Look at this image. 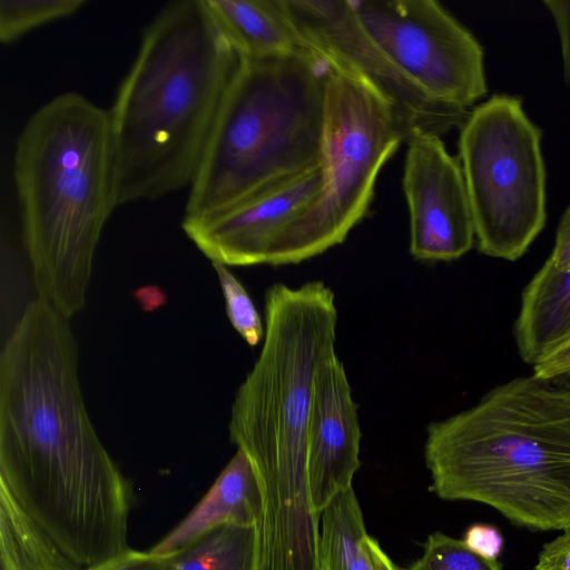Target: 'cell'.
<instances>
[{"label": "cell", "instance_id": "7a4b0ae2", "mask_svg": "<svg viewBox=\"0 0 570 570\" xmlns=\"http://www.w3.org/2000/svg\"><path fill=\"white\" fill-rule=\"evenodd\" d=\"M240 62L204 0L156 14L108 109L118 206L191 185Z\"/></svg>", "mask_w": 570, "mask_h": 570}, {"label": "cell", "instance_id": "ac0fdd59", "mask_svg": "<svg viewBox=\"0 0 570 570\" xmlns=\"http://www.w3.org/2000/svg\"><path fill=\"white\" fill-rule=\"evenodd\" d=\"M165 559L166 570H256V525L215 528Z\"/></svg>", "mask_w": 570, "mask_h": 570}, {"label": "cell", "instance_id": "2e32d148", "mask_svg": "<svg viewBox=\"0 0 570 570\" xmlns=\"http://www.w3.org/2000/svg\"><path fill=\"white\" fill-rule=\"evenodd\" d=\"M570 336V267L557 269L544 263L521 295L514 323L518 352L534 365Z\"/></svg>", "mask_w": 570, "mask_h": 570}, {"label": "cell", "instance_id": "484cf974", "mask_svg": "<svg viewBox=\"0 0 570 570\" xmlns=\"http://www.w3.org/2000/svg\"><path fill=\"white\" fill-rule=\"evenodd\" d=\"M554 19L561 45L563 75L570 80V1L548 0L543 2Z\"/></svg>", "mask_w": 570, "mask_h": 570}, {"label": "cell", "instance_id": "277c9868", "mask_svg": "<svg viewBox=\"0 0 570 570\" xmlns=\"http://www.w3.org/2000/svg\"><path fill=\"white\" fill-rule=\"evenodd\" d=\"M13 180L37 297L67 318L87 299L101 232L118 207L109 111L68 91L21 129Z\"/></svg>", "mask_w": 570, "mask_h": 570}, {"label": "cell", "instance_id": "603a6c76", "mask_svg": "<svg viewBox=\"0 0 570 570\" xmlns=\"http://www.w3.org/2000/svg\"><path fill=\"white\" fill-rule=\"evenodd\" d=\"M532 367L534 375L551 383L570 387V336Z\"/></svg>", "mask_w": 570, "mask_h": 570}, {"label": "cell", "instance_id": "f1b7e54d", "mask_svg": "<svg viewBox=\"0 0 570 570\" xmlns=\"http://www.w3.org/2000/svg\"><path fill=\"white\" fill-rule=\"evenodd\" d=\"M363 546L374 570H401V567L390 558L381 544L370 534L364 538Z\"/></svg>", "mask_w": 570, "mask_h": 570}, {"label": "cell", "instance_id": "30bf717a", "mask_svg": "<svg viewBox=\"0 0 570 570\" xmlns=\"http://www.w3.org/2000/svg\"><path fill=\"white\" fill-rule=\"evenodd\" d=\"M304 46L328 66L354 76L383 97L410 134L442 135L461 127L469 110L440 105L413 86L357 19L351 0H283Z\"/></svg>", "mask_w": 570, "mask_h": 570}, {"label": "cell", "instance_id": "7c38bea8", "mask_svg": "<svg viewBox=\"0 0 570 570\" xmlns=\"http://www.w3.org/2000/svg\"><path fill=\"white\" fill-rule=\"evenodd\" d=\"M324 185L320 165L264 189L238 204L200 218H184L187 237L212 263L277 266L287 234Z\"/></svg>", "mask_w": 570, "mask_h": 570}, {"label": "cell", "instance_id": "7402d4cb", "mask_svg": "<svg viewBox=\"0 0 570 570\" xmlns=\"http://www.w3.org/2000/svg\"><path fill=\"white\" fill-rule=\"evenodd\" d=\"M213 267L218 277L232 326L248 345H258L265 335V324L249 294L228 266L213 263Z\"/></svg>", "mask_w": 570, "mask_h": 570}, {"label": "cell", "instance_id": "ffe728a7", "mask_svg": "<svg viewBox=\"0 0 570 570\" xmlns=\"http://www.w3.org/2000/svg\"><path fill=\"white\" fill-rule=\"evenodd\" d=\"M86 0H1L0 40L12 43L26 33L77 13Z\"/></svg>", "mask_w": 570, "mask_h": 570}, {"label": "cell", "instance_id": "5bb4252c", "mask_svg": "<svg viewBox=\"0 0 570 570\" xmlns=\"http://www.w3.org/2000/svg\"><path fill=\"white\" fill-rule=\"evenodd\" d=\"M261 510L256 473L247 455L237 449L202 500L149 552L167 557L215 528L256 525Z\"/></svg>", "mask_w": 570, "mask_h": 570}, {"label": "cell", "instance_id": "8992f818", "mask_svg": "<svg viewBox=\"0 0 570 570\" xmlns=\"http://www.w3.org/2000/svg\"><path fill=\"white\" fill-rule=\"evenodd\" d=\"M337 307L322 281L272 285L265 294V335L258 357L230 409V441L257 475L307 476V438L315 383L336 354Z\"/></svg>", "mask_w": 570, "mask_h": 570}, {"label": "cell", "instance_id": "52a82bcc", "mask_svg": "<svg viewBox=\"0 0 570 570\" xmlns=\"http://www.w3.org/2000/svg\"><path fill=\"white\" fill-rule=\"evenodd\" d=\"M409 135L383 97L328 66L321 160L324 185L287 234L277 266L302 263L343 243L367 214L381 168Z\"/></svg>", "mask_w": 570, "mask_h": 570}, {"label": "cell", "instance_id": "44dd1931", "mask_svg": "<svg viewBox=\"0 0 570 570\" xmlns=\"http://www.w3.org/2000/svg\"><path fill=\"white\" fill-rule=\"evenodd\" d=\"M401 570H502V566L498 559L473 551L463 540L433 532L424 543L422 556Z\"/></svg>", "mask_w": 570, "mask_h": 570}, {"label": "cell", "instance_id": "3957f363", "mask_svg": "<svg viewBox=\"0 0 570 570\" xmlns=\"http://www.w3.org/2000/svg\"><path fill=\"white\" fill-rule=\"evenodd\" d=\"M424 460L444 500L487 504L515 525L570 524V387L533 373L426 429Z\"/></svg>", "mask_w": 570, "mask_h": 570}, {"label": "cell", "instance_id": "5b68a950", "mask_svg": "<svg viewBox=\"0 0 570 570\" xmlns=\"http://www.w3.org/2000/svg\"><path fill=\"white\" fill-rule=\"evenodd\" d=\"M328 66L312 51L242 59L227 90L184 218H200L322 160Z\"/></svg>", "mask_w": 570, "mask_h": 570}, {"label": "cell", "instance_id": "ba28073f", "mask_svg": "<svg viewBox=\"0 0 570 570\" xmlns=\"http://www.w3.org/2000/svg\"><path fill=\"white\" fill-rule=\"evenodd\" d=\"M462 167L479 250L520 258L546 224V168L541 130L522 100L494 95L460 127Z\"/></svg>", "mask_w": 570, "mask_h": 570}, {"label": "cell", "instance_id": "4316f807", "mask_svg": "<svg viewBox=\"0 0 570 570\" xmlns=\"http://www.w3.org/2000/svg\"><path fill=\"white\" fill-rule=\"evenodd\" d=\"M92 570H166L165 557L129 549L122 556Z\"/></svg>", "mask_w": 570, "mask_h": 570}, {"label": "cell", "instance_id": "8fae6325", "mask_svg": "<svg viewBox=\"0 0 570 570\" xmlns=\"http://www.w3.org/2000/svg\"><path fill=\"white\" fill-rule=\"evenodd\" d=\"M405 142L402 184L409 207L410 253L425 262L458 259L475 240L459 158L434 132L414 130Z\"/></svg>", "mask_w": 570, "mask_h": 570}, {"label": "cell", "instance_id": "83f0119b", "mask_svg": "<svg viewBox=\"0 0 570 570\" xmlns=\"http://www.w3.org/2000/svg\"><path fill=\"white\" fill-rule=\"evenodd\" d=\"M546 263L560 271L570 267V205L560 219L554 246Z\"/></svg>", "mask_w": 570, "mask_h": 570}, {"label": "cell", "instance_id": "9a60e30c", "mask_svg": "<svg viewBox=\"0 0 570 570\" xmlns=\"http://www.w3.org/2000/svg\"><path fill=\"white\" fill-rule=\"evenodd\" d=\"M214 21L242 59H267L308 50L283 0H204Z\"/></svg>", "mask_w": 570, "mask_h": 570}, {"label": "cell", "instance_id": "4fadbf2b", "mask_svg": "<svg viewBox=\"0 0 570 570\" xmlns=\"http://www.w3.org/2000/svg\"><path fill=\"white\" fill-rule=\"evenodd\" d=\"M357 405L344 364L337 354L320 370L307 438V480L313 510H323L353 488L361 466Z\"/></svg>", "mask_w": 570, "mask_h": 570}, {"label": "cell", "instance_id": "9c48e42d", "mask_svg": "<svg viewBox=\"0 0 570 570\" xmlns=\"http://www.w3.org/2000/svg\"><path fill=\"white\" fill-rule=\"evenodd\" d=\"M363 28L421 92L468 110L487 94L475 37L434 0H351Z\"/></svg>", "mask_w": 570, "mask_h": 570}, {"label": "cell", "instance_id": "e0dca14e", "mask_svg": "<svg viewBox=\"0 0 570 570\" xmlns=\"http://www.w3.org/2000/svg\"><path fill=\"white\" fill-rule=\"evenodd\" d=\"M320 533L323 570H374L363 546L367 532L353 488L323 510Z\"/></svg>", "mask_w": 570, "mask_h": 570}, {"label": "cell", "instance_id": "6da1fadb", "mask_svg": "<svg viewBox=\"0 0 570 570\" xmlns=\"http://www.w3.org/2000/svg\"><path fill=\"white\" fill-rule=\"evenodd\" d=\"M69 318L30 301L0 356V491L80 570L122 556L128 482L83 402Z\"/></svg>", "mask_w": 570, "mask_h": 570}, {"label": "cell", "instance_id": "d4e9b609", "mask_svg": "<svg viewBox=\"0 0 570 570\" xmlns=\"http://www.w3.org/2000/svg\"><path fill=\"white\" fill-rule=\"evenodd\" d=\"M463 542L473 551L492 559H498L502 549V537L499 531L488 524L471 525Z\"/></svg>", "mask_w": 570, "mask_h": 570}, {"label": "cell", "instance_id": "cb8c5ba5", "mask_svg": "<svg viewBox=\"0 0 570 570\" xmlns=\"http://www.w3.org/2000/svg\"><path fill=\"white\" fill-rule=\"evenodd\" d=\"M534 570H570V524L562 534L543 544Z\"/></svg>", "mask_w": 570, "mask_h": 570}, {"label": "cell", "instance_id": "d6986e66", "mask_svg": "<svg viewBox=\"0 0 570 570\" xmlns=\"http://www.w3.org/2000/svg\"><path fill=\"white\" fill-rule=\"evenodd\" d=\"M1 570H80L0 491Z\"/></svg>", "mask_w": 570, "mask_h": 570}]
</instances>
